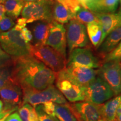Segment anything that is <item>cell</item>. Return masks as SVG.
Returning <instances> with one entry per match:
<instances>
[{"mask_svg": "<svg viewBox=\"0 0 121 121\" xmlns=\"http://www.w3.org/2000/svg\"><path fill=\"white\" fill-rule=\"evenodd\" d=\"M11 79L22 91L43 90L53 84L56 73L29 54L13 57Z\"/></svg>", "mask_w": 121, "mask_h": 121, "instance_id": "1", "label": "cell"}, {"mask_svg": "<svg viewBox=\"0 0 121 121\" xmlns=\"http://www.w3.org/2000/svg\"><path fill=\"white\" fill-rule=\"evenodd\" d=\"M29 54L56 73L66 67L67 60L60 53L46 44H29Z\"/></svg>", "mask_w": 121, "mask_h": 121, "instance_id": "2", "label": "cell"}, {"mask_svg": "<svg viewBox=\"0 0 121 121\" xmlns=\"http://www.w3.org/2000/svg\"><path fill=\"white\" fill-rule=\"evenodd\" d=\"M29 44L22 39L21 30L12 28L6 32H0V44L5 52L13 57L29 54Z\"/></svg>", "mask_w": 121, "mask_h": 121, "instance_id": "3", "label": "cell"}, {"mask_svg": "<svg viewBox=\"0 0 121 121\" xmlns=\"http://www.w3.org/2000/svg\"><path fill=\"white\" fill-rule=\"evenodd\" d=\"M23 94V105L28 103L35 107L39 104L52 102L58 104L68 103L66 98L53 84L43 90H24Z\"/></svg>", "mask_w": 121, "mask_h": 121, "instance_id": "4", "label": "cell"}, {"mask_svg": "<svg viewBox=\"0 0 121 121\" xmlns=\"http://www.w3.org/2000/svg\"><path fill=\"white\" fill-rule=\"evenodd\" d=\"M54 0H38L34 2H25L21 15L26 20V23L35 21L52 22V7Z\"/></svg>", "mask_w": 121, "mask_h": 121, "instance_id": "5", "label": "cell"}, {"mask_svg": "<svg viewBox=\"0 0 121 121\" xmlns=\"http://www.w3.org/2000/svg\"><path fill=\"white\" fill-rule=\"evenodd\" d=\"M84 101L102 104L115 96L112 89L105 81L97 76L84 87Z\"/></svg>", "mask_w": 121, "mask_h": 121, "instance_id": "6", "label": "cell"}, {"mask_svg": "<svg viewBox=\"0 0 121 121\" xmlns=\"http://www.w3.org/2000/svg\"><path fill=\"white\" fill-rule=\"evenodd\" d=\"M56 87L66 99L71 103L84 101V87L81 86L70 79L64 69L56 73Z\"/></svg>", "mask_w": 121, "mask_h": 121, "instance_id": "7", "label": "cell"}, {"mask_svg": "<svg viewBox=\"0 0 121 121\" xmlns=\"http://www.w3.org/2000/svg\"><path fill=\"white\" fill-rule=\"evenodd\" d=\"M66 30L69 54L75 48L85 47L88 45V35L84 24L72 19L66 25Z\"/></svg>", "mask_w": 121, "mask_h": 121, "instance_id": "8", "label": "cell"}, {"mask_svg": "<svg viewBox=\"0 0 121 121\" xmlns=\"http://www.w3.org/2000/svg\"><path fill=\"white\" fill-rule=\"evenodd\" d=\"M121 70L120 60L105 62L98 69V76L109 85L116 96L121 94Z\"/></svg>", "mask_w": 121, "mask_h": 121, "instance_id": "9", "label": "cell"}, {"mask_svg": "<svg viewBox=\"0 0 121 121\" xmlns=\"http://www.w3.org/2000/svg\"><path fill=\"white\" fill-rule=\"evenodd\" d=\"M0 97L4 104V111L13 112L23 105L22 89L12 82L0 88Z\"/></svg>", "mask_w": 121, "mask_h": 121, "instance_id": "10", "label": "cell"}, {"mask_svg": "<svg viewBox=\"0 0 121 121\" xmlns=\"http://www.w3.org/2000/svg\"><path fill=\"white\" fill-rule=\"evenodd\" d=\"M79 121H104L100 104L81 101L70 104Z\"/></svg>", "mask_w": 121, "mask_h": 121, "instance_id": "11", "label": "cell"}, {"mask_svg": "<svg viewBox=\"0 0 121 121\" xmlns=\"http://www.w3.org/2000/svg\"><path fill=\"white\" fill-rule=\"evenodd\" d=\"M66 30L63 24L53 20L45 44L57 51L66 58Z\"/></svg>", "mask_w": 121, "mask_h": 121, "instance_id": "12", "label": "cell"}, {"mask_svg": "<svg viewBox=\"0 0 121 121\" xmlns=\"http://www.w3.org/2000/svg\"><path fill=\"white\" fill-rule=\"evenodd\" d=\"M80 66L91 69L99 68L102 65L99 59L87 48H78L69 54L66 66Z\"/></svg>", "mask_w": 121, "mask_h": 121, "instance_id": "13", "label": "cell"}, {"mask_svg": "<svg viewBox=\"0 0 121 121\" xmlns=\"http://www.w3.org/2000/svg\"><path fill=\"white\" fill-rule=\"evenodd\" d=\"M64 70L67 76L82 87H85L98 76V69L80 66H66Z\"/></svg>", "mask_w": 121, "mask_h": 121, "instance_id": "14", "label": "cell"}, {"mask_svg": "<svg viewBox=\"0 0 121 121\" xmlns=\"http://www.w3.org/2000/svg\"><path fill=\"white\" fill-rule=\"evenodd\" d=\"M102 26L100 45L109 33L121 24V10L118 13H95Z\"/></svg>", "mask_w": 121, "mask_h": 121, "instance_id": "15", "label": "cell"}, {"mask_svg": "<svg viewBox=\"0 0 121 121\" xmlns=\"http://www.w3.org/2000/svg\"><path fill=\"white\" fill-rule=\"evenodd\" d=\"M121 41V24L113 30L105 38L102 44L99 47V52L103 56L104 54L106 56L114 49Z\"/></svg>", "mask_w": 121, "mask_h": 121, "instance_id": "16", "label": "cell"}, {"mask_svg": "<svg viewBox=\"0 0 121 121\" xmlns=\"http://www.w3.org/2000/svg\"><path fill=\"white\" fill-rule=\"evenodd\" d=\"M52 11L53 20L60 24H66L71 19H75V15L57 0L53 1Z\"/></svg>", "mask_w": 121, "mask_h": 121, "instance_id": "17", "label": "cell"}, {"mask_svg": "<svg viewBox=\"0 0 121 121\" xmlns=\"http://www.w3.org/2000/svg\"><path fill=\"white\" fill-rule=\"evenodd\" d=\"M50 29V22L44 21L38 22L33 28L34 44H45Z\"/></svg>", "mask_w": 121, "mask_h": 121, "instance_id": "18", "label": "cell"}, {"mask_svg": "<svg viewBox=\"0 0 121 121\" xmlns=\"http://www.w3.org/2000/svg\"><path fill=\"white\" fill-rule=\"evenodd\" d=\"M121 102V95L108 100L105 103L100 104L101 111L104 121H114L116 112Z\"/></svg>", "mask_w": 121, "mask_h": 121, "instance_id": "19", "label": "cell"}, {"mask_svg": "<svg viewBox=\"0 0 121 121\" xmlns=\"http://www.w3.org/2000/svg\"><path fill=\"white\" fill-rule=\"evenodd\" d=\"M119 0H97L89 7L95 13H113L117 10Z\"/></svg>", "mask_w": 121, "mask_h": 121, "instance_id": "20", "label": "cell"}, {"mask_svg": "<svg viewBox=\"0 0 121 121\" xmlns=\"http://www.w3.org/2000/svg\"><path fill=\"white\" fill-rule=\"evenodd\" d=\"M55 117L60 121H79L71 104H55Z\"/></svg>", "mask_w": 121, "mask_h": 121, "instance_id": "21", "label": "cell"}, {"mask_svg": "<svg viewBox=\"0 0 121 121\" xmlns=\"http://www.w3.org/2000/svg\"><path fill=\"white\" fill-rule=\"evenodd\" d=\"M87 35L95 48H99L102 38V26L99 22H94L86 25Z\"/></svg>", "mask_w": 121, "mask_h": 121, "instance_id": "22", "label": "cell"}, {"mask_svg": "<svg viewBox=\"0 0 121 121\" xmlns=\"http://www.w3.org/2000/svg\"><path fill=\"white\" fill-rule=\"evenodd\" d=\"M4 9L7 16L13 19L19 17L25 2L23 0H6L4 2Z\"/></svg>", "mask_w": 121, "mask_h": 121, "instance_id": "23", "label": "cell"}, {"mask_svg": "<svg viewBox=\"0 0 121 121\" xmlns=\"http://www.w3.org/2000/svg\"><path fill=\"white\" fill-rule=\"evenodd\" d=\"M19 114L22 121H39L35 109L28 103L24 104L19 109Z\"/></svg>", "mask_w": 121, "mask_h": 121, "instance_id": "24", "label": "cell"}, {"mask_svg": "<svg viewBox=\"0 0 121 121\" xmlns=\"http://www.w3.org/2000/svg\"><path fill=\"white\" fill-rule=\"evenodd\" d=\"M75 19L84 25L94 22H99L95 13L82 7L76 13Z\"/></svg>", "mask_w": 121, "mask_h": 121, "instance_id": "25", "label": "cell"}, {"mask_svg": "<svg viewBox=\"0 0 121 121\" xmlns=\"http://www.w3.org/2000/svg\"><path fill=\"white\" fill-rule=\"evenodd\" d=\"M13 60L8 64L0 66V88L12 82L11 79Z\"/></svg>", "mask_w": 121, "mask_h": 121, "instance_id": "26", "label": "cell"}, {"mask_svg": "<svg viewBox=\"0 0 121 121\" xmlns=\"http://www.w3.org/2000/svg\"><path fill=\"white\" fill-rule=\"evenodd\" d=\"M111 60H121V41L118 45L104 57V62Z\"/></svg>", "mask_w": 121, "mask_h": 121, "instance_id": "27", "label": "cell"}, {"mask_svg": "<svg viewBox=\"0 0 121 121\" xmlns=\"http://www.w3.org/2000/svg\"><path fill=\"white\" fill-rule=\"evenodd\" d=\"M57 1L69 9L75 15V16L76 13L81 7H82V6L78 0H57Z\"/></svg>", "mask_w": 121, "mask_h": 121, "instance_id": "28", "label": "cell"}, {"mask_svg": "<svg viewBox=\"0 0 121 121\" xmlns=\"http://www.w3.org/2000/svg\"><path fill=\"white\" fill-rule=\"evenodd\" d=\"M15 24L13 19L9 16H5L0 21V32H6L11 30Z\"/></svg>", "mask_w": 121, "mask_h": 121, "instance_id": "29", "label": "cell"}, {"mask_svg": "<svg viewBox=\"0 0 121 121\" xmlns=\"http://www.w3.org/2000/svg\"><path fill=\"white\" fill-rule=\"evenodd\" d=\"M34 108L37 113L39 121H60L56 117H53L45 113L42 108V104L38 105Z\"/></svg>", "mask_w": 121, "mask_h": 121, "instance_id": "30", "label": "cell"}, {"mask_svg": "<svg viewBox=\"0 0 121 121\" xmlns=\"http://www.w3.org/2000/svg\"><path fill=\"white\" fill-rule=\"evenodd\" d=\"M55 103L48 102L42 104V105L45 113L49 116L55 117Z\"/></svg>", "mask_w": 121, "mask_h": 121, "instance_id": "31", "label": "cell"}, {"mask_svg": "<svg viewBox=\"0 0 121 121\" xmlns=\"http://www.w3.org/2000/svg\"><path fill=\"white\" fill-rule=\"evenodd\" d=\"M13 57L4 52L0 47V66L11 63Z\"/></svg>", "mask_w": 121, "mask_h": 121, "instance_id": "32", "label": "cell"}, {"mask_svg": "<svg viewBox=\"0 0 121 121\" xmlns=\"http://www.w3.org/2000/svg\"><path fill=\"white\" fill-rule=\"evenodd\" d=\"M21 35L22 39L25 40L26 43H29V42L33 40V34L31 31L26 28V27H24L22 30H21Z\"/></svg>", "mask_w": 121, "mask_h": 121, "instance_id": "33", "label": "cell"}, {"mask_svg": "<svg viewBox=\"0 0 121 121\" xmlns=\"http://www.w3.org/2000/svg\"><path fill=\"white\" fill-rule=\"evenodd\" d=\"M5 121H22L19 113L17 112L13 113L11 115H9L5 119Z\"/></svg>", "mask_w": 121, "mask_h": 121, "instance_id": "34", "label": "cell"}, {"mask_svg": "<svg viewBox=\"0 0 121 121\" xmlns=\"http://www.w3.org/2000/svg\"><path fill=\"white\" fill-rule=\"evenodd\" d=\"M96 1L97 0H83L84 4V8L89 9V6L91 5L93 3L96 2Z\"/></svg>", "mask_w": 121, "mask_h": 121, "instance_id": "35", "label": "cell"}, {"mask_svg": "<svg viewBox=\"0 0 121 121\" xmlns=\"http://www.w3.org/2000/svg\"><path fill=\"white\" fill-rule=\"evenodd\" d=\"M5 13L6 10L4 5L0 4V21L6 16Z\"/></svg>", "mask_w": 121, "mask_h": 121, "instance_id": "36", "label": "cell"}, {"mask_svg": "<svg viewBox=\"0 0 121 121\" xmlns=\"http://www.w3.org/2000/svg\"><path fill=\"white\" fill-rule=\"evenodd\" d=\"M11 112H13L12 111H4V110H2V112H0V119L3 118L4 116H6L7 114H10Z\"/></svg>", "mask_w": 121, "mask_h": 121, "instance_id": "37", "label": "cell"}, {"mask_svg": "<svg viewBox=\"0 0 121 121\" xmlns=\"http://www.w3.org/2000/svg\"><path fill=\"white\" fill-rule=\"evenodd\" d=\"M121 114V102L119 104V105L117 109V112H116V115H118Z\"/></svg>", "mask_w": 121, "mask_h": 121, "instance_id": "38", "label": "cell"}, {"mask_svg": "<svg viewBox=\"0 0 121 121\" xmlns=\"http://www.w3.org/2000/svg\"><path fill=\"white\" fill-rule=\"evenodd\" d=\"M114 121H121V114L116 115Z\"/></svg>", "mask_w": 121, "mask_h": 121, "instance_id": "39", "label": "cell"}, {"mask_svg": "<svg viewBox=\"0 0 121 121\" xmlns=\"http://www.w3.org/2000/svg\"><path fill=\"white\" fill-rule=\"evenodd\" d=\"M2 109H3V103L2 101L0 100V112H2Z\"/></svg>", "mask_w": 121, "mask_h": 121, "instance_id": "40", "label": "cell"}, {"mask_svg": "<svg viewBox=\"0 0 121 121\" xmlns=\"http://www.w3.org/2000/svg\"><path fill=\"white\" fill-rule=\"evenodd\" d=\"M24 2H34V1H38V0H23Z\"/></svg>", "mask_w": 121, "mask_h": 121, "instance_id": "41", "label": "cell"}, {"mask_svg": "<svg viewBox=\"0 0 121 121\" xmlns=\"http://www.w3.org/2000/svg\"><path fill=\"white\" fill-rule=\"evenodd\" d=\"M9 115H10V114H7V115H6V116H4V117L3 118H2L1 119H0V121H5L6 118L8 117Z\"/></svg>", "mask_w": 121, "mask_h": 121, "instance_id": "42", "label": "cell"}, {"mask_svg": "<svg viewBox=\"0 0 121 121\" xmlns=\"http://www.w3.org/2000/svg\"><path fill=\"white\" fill-rule=\"evenodd\" d=\"M6 0H0V4H2V3H4V1H5Z\"/></svg>", "mask_w": 121, "mask_h": 121, "instance_id": "43", "label": "cell"}, {"mask_svg": "<svg viewBox=\"0 0 121 121\" xmlns=\"http://www.w3.org/2000/svg\"></svg>", "mask_w": 121, "mask_h": 121, "instance_id": "44", "label": "cell"}, {"mask_svg": "<svg viewBox=\"0 0 121 121\" xmlns=\"http://www.w3.org/2000/svg\"></svg>", "mask_w": 121, "mask_h": 121, "instance_id": "45", "label": "cell"}]
</instances>
